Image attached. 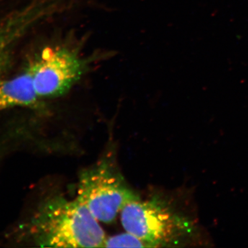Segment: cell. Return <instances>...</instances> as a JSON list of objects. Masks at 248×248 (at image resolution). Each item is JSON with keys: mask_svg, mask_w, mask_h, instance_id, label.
I'll list each match as a JSON object with an SVG mask.
<instances>
[{"mask_svg": "<svg viewBox=\"0 0 248 248\" xmlns=\"http://www.w3.org/2000/svg\"><path fill=\"white\" fill-rule=\"evenodd\" d=\"M37 246L104 248L107 236L99 221L78 199L55 196L41 204L27 226Z\"/></svg>", "mask_w": 248, "mask_h": 248, "instance_id": "6da1fadb", "label": "cell"}, {"mask_svg": "<svg viewBox=\"0 0 248 248\" xmlns=\"http://www.w3.org/2000/svg\"><path fill=\"white\" fill-rule=\"evenodd\" d=\"M40 99L34 86L31 65L19 76L0 80V110L16 107H35Z\"/></svg>", "mask_w": 248, "mask_h": 248, "instance_id": "5b68a950", "label": "cell"}, {"mask_svg": "<svg viewBox=\"0 0 248 248\" xmlns=\"http://www.w3.org/2000/svg\"><path fill=\"white\" fill-rule=\"evenodd\" d=\"M78 187L77 199L104 223H112L127 203L139 198L105 161L83 171Z\"/></svg>", "mask_w": 248, "mask_h": 248, "instance_id": "3957f363", "label": "cell"}, {"mask_svg": "<svg viewBox=\"0 0 248 248\" xmlns=\"http://www.w3.org/2000/svg\"><path fill=\"white\" fill-rule=\"evenodd\" d=\"M34 86L40 98L62 97L86 72L84 60L69 49L48 47L31 63Z\"/></svg>", "mask_w": 248, "mask_h": 248, "instance_id": "277c9868", "label": "cell"}, {"mask_svg": "<svg viewBox=\"0 0 248 248\" xmlns=\"http://www.w3.org/2000/svg\"><path fill=\"white\" fill-rule=\"evenodd\" d=\"M104 248H150L143 240L131 233H124L107 237Z\"/></svg>", "mask_w": 248, "mask_h": 248, "instance_id": "8992f818", "label": "cell"}, {"mask_svg": "<svg viewBox=\"0 0 248 248\" xmlns=\"http://www.w3.org/2000/svg\"><path fill=\"white\" fill-rule=\"evenodd\" d=\"M192 211H176L156 199H141L127 203L120 213L121 223L125 232L138 236L150 248L183 246L200 243L197 215Z\"/></svg>", "mask_w": 248, "mask_h": 248, "instance_id": "7a4b0ae2", "label": "cell"}]
</instances>
